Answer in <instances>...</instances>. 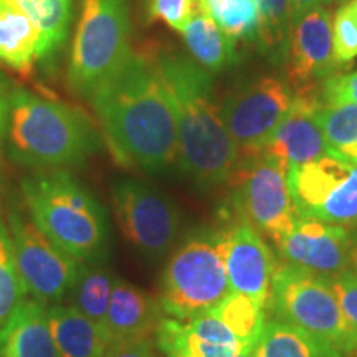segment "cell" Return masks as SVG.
Masks as SVG:
<instances>
[{
  "label": "cell",
  "instance_id": "6da1fadb",
  "mask_svg": "<svg viewBox=\"0 0 357 357\" xmlns=\"http://www.w3.org/2000/svg\"><path fill=\"white\" fill-rule=\"evenodd\" d=\"M116 162L146 172L177 162V121L155 58L132 52L89 96Z\"/></svg>",
  "mask_w": 357,
  "mask_h": 357
},
{
  "label": "cell",
  "instance_id": "7a4b0ae2",
  "mask_svg": "<svg viewBox=\"0 0 357 357\" xmlns=\"http://www.w3.org/2000/svg\"><path fill=\"white\" fill-rule=\"evenodd\" d=\"M155 61L176 113L178 167L202 189L227 184L238 153L223 124L212 75L176 52H160Z\"/></svg>",
  "mask_w": 357,
  "mask_h": 357
},
{
  "label": "cell",
  "instance_id": "3957f363",
  "mask_svg": "<svg viewBox=\"0 0 357 357\" xmlns=\"http://www.w3.org/2000/svg\"><path fill=\"white\" fill-rule=\"evenodd\" d=\"M6 137L13 162L52 171L78 166L96 153L100 136L82 109L15 89L7 96Z\"/></svg>",
  "mask_w": 357,
  "mask_h": 357
},
{
  "label": "cell",
  "instance_id": "277c9868",
  "mask_svg": "<svg viewBox=\"0 0 357 357\" xmlns=\"http://www.w3.org/2000/svg\"><path fill=\"white\" fill-rule=\"evenodd\" d=\"M25 207L35 225L77 261L105 258L108 227L101 204L65 169L22 178Z\"/></svg>",
  "mask_w": 357,
  "mask_h": 357
},
{
  "label": "cell",
  "instance_id": "5b68a950",
  "mask_svg": "<svg viewBox=\"0 0 357 357\" xmlns=\"http://www.w3.org/2000/svg\"><path fill=\"white\" fill-rule=\"evenodd\" d=\"M230 293L220 231L197 230L167 260L159 303L172 319L187 321L215 310Z\"/></svg>",
  "mask_w": 357,
  "mask_h": 357
},
{
  "label": "cell",
  "instance_id": "8992f818",
  "mask_svg": "<svg viewBox=\"0 0 357 357\" xmlns=\"http://www.w3.org/2000/svg\"><path fill=\"white\" fill-rule=\"evenodd\" d=\"M131 53L128 0H82L68 66L75 93L91 96L121 70Z\"/></svg>",
  "mask_w": 357,
  "mask_h": 357
},
{
  "label": "cell",
  "instance_id": "52a82bcc",
  "mask_svg": "<svg viewBox=\"0 0 357 357\" xmlns=\"http://www.w3.org/2000/svg\"><path fill=\"white\" fill-rule=\"evenodd\" d=\"M276 318L314 334L344 354L357 351L331 280L289 263L275 268L271 300Z\"/></svg>",
  "mask_w": 357,
  "mask_h": 357
},
{
  "label": "cell",
  "instance_id": "ba28073f",
  "mask_svg": "<svg viewBox=\"0 0 357 357\" xmlns=\"http://www.w3.org/2000/svg\"><path fill=\"white\" fill-rule=\"evenodd\" d=\"M230 182L238 217L278 247L296 222L287 166L266 153L250 155L238 160Z\"/></svg>",
  "mask_w": 357,
  "mask_h": 357
},
{
  "label": "cell",
  "instance_id": "9c48e42d",
  "mask_svg": "<svg viewBox=\"0 0 357 357\" xmlns=\"http://www.w3.org/2000/svg\"><path fill=\"white\" fill-rule=\"evenodd\" d=\"M288 185L296 217L341 227L357 225V164L326 154L288 169Z\"/></svg>",
  "mask_w": 357,
  "mask_h": 357
},
{
  "label": "cell",
  "instance_id": "30bf717a",
  "mask_svg": "<svg viewBox=\"0 0 357 357\" xmlns=\"http://www.w3.org/2000/svg\"><path fill=\"white\" fill-rule=\"evenodd\" d=\"M113 205L119 229L137 252L153 261L167 255L181 230L174 200L139 178H121L113 185Z\"/></svg>",
  "mask_w": 357,
  "mask_h": 357
},
{
  "label": "cell",
  "instance_id": "8fae6325",
  "mask_svg": "<svg viewBox=\"0 0 357 357\" xmlns=\"http://www.w3.org/2000/svg\"><path fill=\"white\" fill-rule=\"evenodd\" d=\"M8 230L26 293L45 305L60 301L73 287L82 261L56 247L17 207L8 211Z\"/></svg>",
  "mask_w": 357,
  "mask_h": 357
},
{
  "label": "cell",
  "instance_id": "7c38bea8",
  "mask_svg": "<svg viewBox=\"0 0 357 357\" xmlns=\"http://www.w3.org/2000/svg\"><path fill=\"white\" fill-rule=\"evenodd\" d=\"M293 105V93L271 77H261L234 89L220 106L238 160L263 153L281 119Z\"/></svg>",
  "mask_w": 357,
  "mask_h": 357
},
{
  "label": "cell",
  "instance_id": "4fadbf2b",
  "mask_svg": "<svg viewBox=\"0 0 357 357\" xmlns=\"http://www.w3.org/2000/svg\"><path fill=\"white\" fill-rule=\"evenodd\" d=\"M220 247L231 293L248 296L261 307L270 306L276 263L260 231L238 217L220 231Z\"/></svg>",
  "mask_w": 357,
  "mask_h": 357
},
{
  "label": "cell",
  "instance_id": "5bb4252c",
  "mask_svg": "<svg viewBox=\"0 0 357 357\" xmlns=\"http://www.w3.org/2000/svg\"><path fill=\"white\" fill-rule=\"evenodd\" d=\"M354 236L346 227L318 218L296 217L293 229L278 245L289 265L331 280L349 270Z\"/></svg>",
  "mask_w": 357,
  "mask_h": 357
},
{
  "label": "cell",
  "instance_id": "9a60e30c",
  "mask_svg": "<svg viewBox=\"0 0 357 357\" xmlns=\"http://www.w3.org/2000/svg\"><path fill=\"white\" fill-rule=\"evenodd\" d=\"M287 77L298 91L314 88L341 68L334 58L331 13L323 6L312 8L291 26L287 61Z\"/></svg>",
  "mask_w": 357,
  "mask_h": 357
},
{
  "label": "cell",
  "instance_id": "2e32d148",
  "mask_svg": "<svg viewBox=\"0 0 357 357\" xmlns=\"http://www.w3.org/2000/svg\"><path fill=\"white\" fill-rule=\"evenodd\" d=\"M321 106L314 88L296 91L291 108L275 129L263 153L280 159L287 169L303 166L329 154L318 121Z\"/></svg>",
  "mask_w": 357,
  "mask_h": 357
},
{
  "label": "cell",
  "instance_id": "e0dca14e",
  "mask_svg": "<svg viewBox=\"0 0 357 357\" xmlns=\"http://www.w3.org/2000/svg\"><path fill=\"white\" fill-rule=\"evenodd\" d=\"M155 337L164 356L248 357L255 349L212 312L187 321L164 318Z\"/></svg>",
  "mask_w": 357,
  "mask_h": 357
},
{
  "label": "cell",
  "instance_id": "ac0fdd59",
  "mask_svg": "<svg viewBox=\"0 0 357 357\" xmlns=\"http://www.w3.org/2000/svg\"><path fill=\"white\" fill-rule=\"evenodd\" d=\"M162 306L153 294L116 276L105 329L111 344L151 339L162 323Z\"/></svg>",
  "mask_w": 357,
  "mask_h": 357
},
{
  "label": "cell",
  "instance_id": "d6986e66",
  "mask_svg": "<svg viewBox=\"0 0 357 357\" xmlns=\"http://www.w3.org/2000/svg\"><path fill=\"white\" fill-rule=\"evenodd\" d=\"M0 357H61L45 303L35 298L19 303L0 328Z\"/></svg>",
  "mask_w": 357,
  "mask_h": 357
},
{
  "label": "cell",
  "instance_id": "ffe728a7",
  "mask_svg": "<svg viewBox=\"0 0 357 357\" xmlns=\"http://www.w3.org/2000/svg\"><path fill=\"white\" fill-rule=\"evenodd\" d=\"M48 319L61 357H105L113 346L105 326L88 319L73 306L56 303L48 307Z\"/></svg>",
  "mask_w": 357,
  "mask_h": 357
},
{
  "label": "cell",
  "instance_id": "44dd1931",
  "mask_svg": "<svg viewBox=\"0 0 357 357\" xmlns=\"http://www.w3.org/2000/svg\"><path fill=\"white\" fill-rule=\"evenodd\" d=\"M40 30L13 0H0V61L29 73L38 60Z\"/></svg>",
  "mask_w": 357,
  "mask_h": 357
},
{
  "label": "cell",
  "instance_id": "7402d4cb",
  "mask_svg": "<svg viewBox=\"0 0 357 357\" xmlns=\"http://www.w3.org/2000/svg\"><path fill=\"white\" fill-rule=\"evenodd\" d=\"M258 347L263 357H346L324 339L280 319L266 321Z\"/></svg>",
  "mask_w": 357,
  "mask_h": 357
},
{
  "label": "cell",
  "instance_id": "603a6c76",
  "mask_svg": "<svg viewBox=\"0 0 357 357\" xmlns=\"http://www.w3.org/2000/svg\"><path fill=\"white\" fill-rule=\"evenodd\" d=\"M182 35L190 55L207 71H223L236 61L234 40L202 12L189 22Z\"/></svg>",
  "mask_w": 357,
  "mask_h": 357
},
{
  "label": "cell",
  "instance_id": "cb8c5ba5",
  "mask_svg": "<svg viewBox=\"0 0 357 357\" xmlns=\"http://www.w3.org/2000/svg\"><path fill=\"white\" fill-rule=\"evenodd\" d=\"M114 280L116 276L102 263V258L82 261L77 280L68 291L71 306L86 316L88 319L105 326Z\"/></svg>",
  "mask_w": 357,
  "mask_h": 357
},
{
  "label": "cell",
  "instance_id": "d4e9b609",
  "mask_svg": "<svg viewBox=\"0 0 357 357\" xmlns=\"http://www.w3.org/2000/svg\"><path fill=\"white\" fill-rule=\"evenodd\" d=\"M40 30L38 60L50 58L68 38L73 0H13Z\"/></svg>",
  "mask_w": 357,
  "mask_h": 357
},
{
  "label": "cell",
  "instance_id": "484cf974",
  "mask_svg": "<svg viewBox=\"0 0 357 357\" xmlns=\"http://www.w3.org/2000/svg\"><path fill=\"white\" fill-rule=\"evenodd\" d=\"M258 43L260 50L278 65H284L291 37V10L289 0H257Z\"/></svg>",
  "mask_w": 357,
  "mask_h": 357
},
{
  "label": "cell",
  "instance_id": "4316f807",
  "mask_svg": "<svg viewBox=\"0 0 357 357\" xmlns=\"http://www.w3.org/2000/svg\"><path fill=\"white\" fill-rule=\"evenodd\" d=\"M200 12L211 17L234 42L258 38L257 0H200Z\"/></svg>",
  "mask_w": 357,
  "mask_h": 357
},
{
  "label": "cell",
  "instance_id": "83f0119b",
  "mask_svg": "<svg viewBox=\"0 0 357 357\" xmlns=\"http://www.w3.org/2000/svg\"><path fill=\"white\" fill-rule=\"evenodd\" d=\"M211 312L229 326L247 346L257 347L258 342H260L263 328L266 324L265 307L250 300L248 296L230 293Z\"/></svg>",
  "mask_w": 357,
  "mask_h": 357
},
{
  "label": "cell",
  "instance_id": "f1b7e54d",
  "mask_svg": "<svg viewBox=\"0 0 357 357\" xmlns=\"http://www.w3.org/2000/svg\"><path fill=\"white\" fill-rule=\"evenodd\" d=\"M26 288L17 268L8 225L0 215V328L26 298Z\"/></svg>",
  "mask_w": 357,
  "mask_h": 357
},
{
  "label": "cell",
  "instance_id": "f546056e",
  "mask_svg": "<svg viewBox=\"0 0 357 357\" xmlns=\"http://www.w3.org/2000/svg\"><path fill=\"white\" fill-rule=\"evenodd\" d=\"M318 121L323 129L329 154L357 146V105H326L318 111Z\"/></svg>",
  "mask_w": 357,
  "mask_h": 357
},
{
  "label": "cell",
  "instance_id": "4dcf8cb0",
  "mask_svg": "<svg viewBox=\"0 0 357 357\" xmlns=\"http://www.w3.org/2000/svg\"><path fill=\"white\" fill-rule=\"evenodd\" d=\"M334 58L339 65L349 66L357 56V20L349 3H342L333 22Z\"/></svg>",
  "mask_w": 357,
  "mask_h": 357
},
{
  "label": "cell",
  "instance_id": "1f68e13d",
  "mask_svg": "<svg viewBox=\"0 0 357 357\" xmlns=\"http://www.w3.org/2000/svg\"><path fill=\"white\" fill-rule=\"evenodd\" d=\"M197 13H200L199 0H149L151 19L166 22L178 32H184Z\"/></svg>",
  "mask_w": 357,
  "mask_h": 357
},
{
  "label": "cell",
  "instance_id": "d6a6232c",
  "mask_svg": "<svg viewBox=\"0 0 357 357\" xmlns=\"http://www.w3.org/2000/svg\"><path fill=\"white\" fill-rule=\"evenodd\" d=\"M331 283L346 323L349 324L352 334L357 339V273L351 270L341 271L333 276Z\"/></svg>",
  "mask_w": 357,
  "mask_h": 357
},
{
  "label": "cell",
  "instance_id": "836d02e7",
  "mask_svg": "<svg viewBox=\"0 0 357 357\" xmlns=\"http://www.w3.org/2000/svg\"><path fill=\"white\" fill-rule=\"evenodd\" d=\"M326 105H357V71L346 75H333L323 83Z\"/></svg>",
  "mask_w": 357,
  "mask_h": 357
},
{
  "label": "cell",
  "instance_id": "e575fe53",
  "mask_svg": "<svg viewBox=\"0 0 357 357\" xmlns=\"http://www.w3.org/2000/svg\"><path fill=\"white\" fill-rule=\"evenodd\" d=\"M105 357H160L153 339L114 342Z\"/></svg>",
  "mask_w": 357,
  "mask_h": 357
},
{
  "label": "cell",
  "instance_id": "d590c367",
  "mask_svg": "<svg viewBox=\"0 0 357 357\" xmlns=\"http://www.w3.org/2000/svg\"><path fill=\"white\" fill-rule=\"evenodd\" d=\"M323 6V0H289V10H291V26L301 19L303 15H306L307 12H311L312 8Z\"/></svg>",
  "mask_w": 357,
  "mask_h": 357
},
{
  "label": "cell",
  "instance_id": "8d00e7d4",
  "mask_svg": "<svg viewBox=\"0 0 357 357\" xmlns=\"http://www.w3.org/2000/svg\"><path fill=\"white\" fill-rule=\"evenodd\" d=\"M7 96L3 95L2 86H0V142L6 137V126H7Z\"/></svg>",
  "mask_w": 357,
  "mask_h": 357
},
{
  "label": "cell",
  "instance_id": "74e56055",
  "mask_svg": "<svg viewBox=\"0 0 357 357\" xmlns=\"http://www.w3.org/2000/svg\"><path fill=\"white\" fill-rule=\"evenodd\" d=\"M333 154L337 155V158L347 159V160H351V162H356V164H357V146L351 147V149L339 151V153H333Z\"/></svg>",
  "mask_w": 357,
  "mask_h": 357
},
{
  "label": "cell",
  "instance_id": "f35d334b",
  "mask_svg": "<svg viewBox=\"0 0 357 357\" xmlns=\"http://www.w3.org/2000/svg\"><path fill=\"white\" fill-rule=\"evenodd\" d=\"M354 236V243H352V252H351V265H349V270L354 271L357 273V236Z\"/></svg>",
  "mask_w": 357,
  "mask_h": 357
},
{
  "label": "cell",
  "instance_id": "ab89813d",
  "mask_svg": "<svg viewBox=\"0 0 357 357\" xmlns=\"http://www.w3.org/2000/svg\"><path fill=\"white\" fill-rule=\"evenodd\" d=\"M349 7H351V10H352V13H354V17H356V20H357V0H351Z\"/></svg>",
  "mask_w": 357,
  "mask_h": 357
},
{
  "label": "cell",
  "instance_id": "60d3db41",
  "mask_svg": "<svg viewBox=\"0 0 357 357\" xmlns=\"http://www.w3.org/2000/svg\"><path fill=\"white\" fill-rule=\"evenodd\" d=\"M248 357H263L261 352H260V347H258V344H257V347L252 351V354H250Z\"/></svg>",
  "mask_w": 357,
  "mask_h": 357
},
{
  "label": "cell",
  "instance_id": "b9f144b4",
  "mask_svg": "<svg viewBox=\"0 0 357 357\" xmlns=\"http://www.w3.org/2000/svg\"><path fill=\"white\" fill-rule=\"evenodd\" d=\"M3 187V177H2V167H0V192H2Z\"/></svg>",
  "mask_w": 357,
  "mask_h": 357
},
{
  "label": "cell",
  "instance_id": "7bdbcfd3",
  "mask_svg": "<svg viewBox=\"0 0 357 357\" xmlns=\"http://www.w3.org/2000/svg\"><path fill=\"white\" fill-rule=\"evenodd\" d=\"M334 2H337V0H323V3H326V6H331Z\"/></svg>",
  "mask_w": 357,
  "mask_h": 357
},
{
  "label": "cell",
  "instance_id": "ee69618b",
  "mask_svg": "<svg viewBox=\"0 0 357 357\" xmlns=\"http://www.w3.org/2000/svg\"><path fill=\"white\" fill-rule=\"evenodd\" d=\"M337 2H346V0H337Z\"/></svg>",
  "mask_w": 357,
  "mask_h": 357
},
{
  "label": "cell",
  "instance_id": "f6af8a7d",
  "mask_svg": "<svg viewBox=\"0 0 357 357\" xmlns=\"http://www.w3.org/2000/svg\"><path fill=\"white\" fill-rule=\"evenodd\" d=\"M199 2H200V0H199Z\"/></svg>",
  "mask_w": 357,
  "mask_h": 357
}]
</instances>
